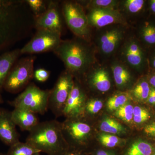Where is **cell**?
I'll list each match as a JSON object with an SVG mask.
<instances>
[{"instance_id":"1","label":"cell","mask_w":155,"mask_h":155,"mask_svg":"<svg viewBox=\"0 0 155 155\" xmlns=\"http://www.w3.org/2000/svg\"><path fill=\"white\" fill-rule=\"evenodd\" d=\"M28 8L25 1L0 0V52L23 38L35 25Z\"/></svg>"},{"instance_id":"2","label":"cell","mask_w":155,"mask_h":155,"mask_svg":"<svg viewBox=\"0 0 155 155\" xmlns=\"http://www.w3.org/2000/svg\"><path fill=\"white\" fill-rule=\"evenodd\" d=\"M25 142L48 155H64L68 152L61 123L56 120L39 122L29 131Z\"/></svg>"},{"instance_id":"3","label":"cell","mask_w":155,"mask_h":155,"mask_svg":"<svg viewBox=\"0 0 155 155\" xmlns=\"http://www.w3.org/2000/svg\"><path fill=\"white\" fill-rule=\"evenodd\" d=\"M53 52L63 61L67 71L72 75L83 73L94 61L91 48L78 40H62Z\"/></svg>"},{"instance_id":"4","label":"cell","mask_w":155,"mask_h":155,"mask_svg":"<svg viewBox=\"0 0 155 155\" xmlns=\"http://www.w3.org/2000/svg\"><path fill=\"white\" fill-rule=\"evenodd\" d=\"M51 90H44L30 83L24 91L9 104L14 108H21L35 114L44 115L48 109Z\"/></svg>"},{"instance_id":"5","label":"cell","mask_w":155,"mask_h":155,"mask_svg":"<svg viewBox=\"0 0 155 155\" xmlns=\"http://www.w3.org/2000/svg\"><path fill=\"white\" fill-rule=\"evenodd\" d=\"M35 57L30 56L22 58L15 63L6 78L4 89L12 94L22 91L34 77Z\"/></svg>"},{"instance_id":"6","label":"cell","mask_w":155,"mask_h":155,"mask_svg":"<svg viewBox=\"0 0 155 155\" xmlns=\"http://www.w3.org/2000/svg\"><path fill=\"white\" fill-rule=\"evenodd\" d=\"M63 13L66 23L73 33L81 39L87 40L90 36V25L83 7L78 3H64Z\"/></svg>"},{"instance_id":"7","label":"cell","mask_w":155,"mask_h":155,"mask_svg":"<svg viewBox=\"0 0 155 155\" xmlns=\"http://www.w3.org/2000/svg\"><path fill=\"white\" fill-rule=\"evenodd\" d=\"M72 75L68 71L61 73L52 89L49 99L48 109L57 117L63 115L65 104L74 84Z\"/></svg>"},{"instance_id":"8","label":"cell","mask_w":155,"mask_h":155,"mask_svg":"<svg viewBox=\"0 0 155 155\" xmlns=\"http://www.w3.org/2000/svg\"><path fill=\"white\" fill-rule=\"evenodd\" d=\"M37 30L30 41L20 49L21 54L54 51L62 41L60 32L42 28Z\"/></svg>"},{"instance_id":"9","label":"cell","mask_w":155,"mask_h":155,"mask_svg":"<svg viewBox=\"0 0 155 155\" xmlns=\"http://www.w3.org/2000/svg\"><path fill=\"white\" fill-rule=\"evenodd\" d=\"M61 125L66 140L68 139L79 145L85 141L91 130L90 125L86 122L81 120H72V118H69V120L61 123Z\"/></svg>"},{"instance_id":"10","label":"cell","mask_w":155,"mask_h":155,"mask_svg":"<svg viewBox=\"0 0 155 155\" xmlns=\"http://www.w3.org/2000/svg\"><path fill=\"white\" fill-rule=\"evenodd\" d=\"M89 25L96 28L121 22V14L115 9L91 8L87 15Z\"/></svg>"},{"instance_id":"11","label":"cell","mask_w":155,"mask_h":155,"mask_svg":"<svg viewBox=\"0 0 155 155\" xmlns=\"http://www.w3.org/2000/svg\"><path fill=\"white\" fill-rule=\"evenodd\" d=\"M62 22L58 6L55 2H50L46 11L35 19L37 29H46L62 33Z\"/></svg>"},{"instance_id":"12","label":"cell","mask_w":155,"mask_h":155,"mask_svg":"<svg viewBox=\"0 0 155 155\" xmlns=\"http://www.w3.org/2000/svg\"><path fill=\"white\" fill-rule=\"evenodd\" d=\"M11 117V112L0 108V140L11 147L19 140V134Z\"/></svg>"},{"instance_id":"13","label":"cell","mask_w":155,"mask_h":155,"mask_svg":"<svg viewBox=\"0 0 155 155\" xmlns=\"http://www.w3.org/2000/svg\"><path fill=\"white\" fill-rule=\"evenodd\" d=\"M85 95L79 85L74 82L67 102L63 115L69 118L78 117L84 110Z\"/></svg>"},{"instance_id":"14","label":"cell","mask_w":155,"mask_h":155,"mask_svg":"<svg viewBox=\"0 0 155 155\" xmlns=\"http://www.w3.org/2000/svg\"><path fill=\"white\" fill-rule=\"evenodd\" d=\"M123 37V32L117 28L106 31L100 37L99 44L101 51L104 54L110 55L114 53Z\"/></svg>"},{"instance_id":"15","label":"cell","mask_w":155,"mask_h":155,"mask_svg":"<svg viewBox=\"0 0 155 155\" xmlns=\"http://www.w3.org/2000/svg\"><path fill=\"white\" fill-rule=\"evenodd\" d=\"M11 117L16 126L22 131L29 132L39 122L36 114L21 108H14Z\"/></svg>"},{"instance_id":"16","label":"cell","mask_w":155,"mask_h":155,"mask_svg":"<svg viewBox=\"0 0 155 155\" xmlns=\"http://www.w3.org/2000/svg\"><path fill=\"white\" fill-rule=\"evenodd\" d=\"M123 54L125 61L130 67L137 69L141 68L143 63V54L135 41L130 39L126 43Z\"/></svg>"},{"instance_id":"17","label":"cell","mask_w":155,"mask_h":155,"mask_svg":"<svg viewBox=\"0 0 155 155\" xmlns=\"http://www.w3.org/2000/svg\"><path fill=\"white\" fill-rule=\"evenodd\" d=\"M21 54L20 49H17L0 55V92L4 89L6 78Z\"/></svg>"},{"instance_id":"18","label":"cell","mask_w":155,"mask_h":155,"mask_svg":"<svg viewBox=\"0 0 155 155\" xmlns=\"http://www.w3.org/2000/svg\"><path fill=\"white\" fill-rule=\"evenodd\" d=\"M89 78L91 85L100 91L105 92L111 88V83L109 73L104 68L95 70Z\"/></svg>"},{"instance_id":"19","label":"cell","mask_w":155,"mask_h":155,"mask_svg":"<svg viewBox=\"0 0 155 155\" xmlns=\"http://www.w3.org/2000/svg\"><path fill=\"white\" fill-rule=\"evenodd\" d=\"M112 69L117 86L123 87L129 83L131 79L130 73L124 65L117 63L114 64L112 66Z\"/></svg>"},{"instance_id":"20","label":"cell","mask_w":155,"mask_h":155,"mask_svg":"<svg viewBox=\"0 0 155 155\" xmlns=\"http://www.w3.org/2000/svg\"><path fill=\"white\" fill-rule=\"evenodd\" d=\"M41 153L26 142H18L10 147L6 155H35Z\"/></svg>"},{"instance_id":"21","label":"cell","mask_w":155,"mask_h":155,"mask_svg":"<svg viewBox=\"0 0 155 155\" xmlns=\"http://www.w3.org/2000/svg\"><path fill=\"white\" fill-rule=\"evenodd\" d=\"M152 152V147L149 143L138 141L132 144L125 155H151Z\"/></svg>"},{"instance_id":"22","label":"cell","mask_w":155,"mask_h":155,"mask_svg":"<svg viewBox=\"0 0 155 155\" xmlns=\"http://www.w3.org/2000/svg\"><path fill=\"white\" fill-rule=\"evenodd\" d=\"M100 128L104 132L113 134L120 133L124 130L122 125L111 118H107L101 122Z\"/></svg>"},{"instance_id":"23","label":"cell","mask_w":155,"mask_h":155,"mask_svg":"<svg viewBox=\"0 0 155 155\" xmlns=\"http://www.w3.org/2000/svg\"><path fill=\"white\" fill-rule=\"evenodd\" d=\"M129 99L128 95L120 94L111 97L108 100L107 107L110 111L116 110L121 107L127 104Z\"/></svg>"},{"instance_id":"24","label":"cell","mask_w":155,"mask_h":155,"mask_svg":"<svg viewBox=\"0 0 155 155\" xmlns=\"http://www.w3.org/2000/svg\"><path fill=\"white\" fill-rule=\"evenodd\" d=\"M150 88L148 83L145 81H140L136 85L133 94L136 98L141 101L147 99L149 95Z\"/></svg>"},{"instance_id":"25","label":"cell","mask_w":155,"mask_h":155,"mask_svg":"<svg viewBox=\"0 0 155 155\" xmlns=\"http://www.w3.org/2000/svg\"><path fill=\"white\" fill-rule=\"evenodd\" d=\"M25 2L33 13L35 19L41 16L47 9L45 2L42 0H27Z\"/></svg>"},{"instance_id":"26","label":"cell","mask_w":155,"mask_h":155,"mask_svg":"<svg viewBox=\"0 0 155 155\" xmlns=\"http://www.w3.org/2000/svg\"><path fill=\"white\" fill-rule=\"evenodd\" d=\"M134 107L131 105L126 104L116 110V117L127 122L133 120Z\"/></svg>"},{"instance_id":"27","label":"cell","mask_w":155,"mask_h":155,"mask_svg":"<svg viewBox=\"0 0 155 155\" xmlns=\"http://www.w3.org/2000/svg\"><path fill=\"white\" fill-rule=\"evenodd\" d=\"M142 37L149 44H155V26L150 24H147L141 30Z\"/></svg>"},{"instance_id":"28","label":"cell","mask_w":155,"mask_h":155,"mask_svg":"<svg viewBox=\"0 0 155 155\" xmlns=\"http://www.w3.org/2000/svg\"><path fill=\"white\" fill-rule=\"evenodd\" d=\"M150 118V115L148 111L146 109L139 107L134 108V121L137 124L143 123L148 120Z\"/></svg>"},{"instance_id":"29","label":"cell","mask_w":155,"mask_h":155,"mask_svg":"<svg viewBox=\"0 0 155 155\" xmlns=\"http://www.w3.org/2000/svg\"><path fill=\"white\" fill-rule=\"evenodd\" d=\"M143 0H127L124 2V8L130 14H136L141 11L144 6Z\"/></svg>"},{"instance_id":"30","label":"cell","mask_w":155,"mask_h":155,"mask_svg":"<svg viewBox=\"0 0 155 155\" xmlns=\"http://www.w3.org/2000/svg\"><path fill=\"white\" fill-rule=\"evenodd\" d=\"M117 2L114 0H95L90 1L88 5L91 8L115 9Z\"/></svg>"},{"instance_id":"31","label":"cell","mask_w":155,"mask_h":155,"mask_svg":"<svg viewBox=\"0 0 155 155\" xmlns=\"http://www.w3.org/2000/svg\"><path fill=\"white\" fill-rule=\"evenodd\" d=\"M102 102L100 100H91L86 102L84 110L89 114H96L103 107Z\"/></svg>"},{"instance_id":"32","label":"cell","mask_w":155,"mask_h":155,"mask_svg":"<svg viewBox=\"0 0 155 155\" xmlns=\"http://www.w3.org/2000/svg\"><path fill=\"white\" fill-rule=\"evenodd\" d=\"M100 140L102 144L108 147H114L119 143V140L116 136L110 134H102L100 136Z\"/></svg>"},{"instance_id":"33","label":"cell","mask_w":155,"mask_h":155,"mask_svg":"<svg viewBox=\"0 0 155 155\" xmlns=\"http://www.w3.org/2000/svg\"><path fill=\"white\" fill-rule=\"evenodd\" d=\"M50 75L49 71L44 69H37L34 73V77L39 82H44L48 79Z\"/></svg>"},{"instance_id":"34","label":"cell","mask_w":155,"mask_h":155,"mask_svg":"<svg viewBox=\"0 0 155 155\" xmlns=\"http://www.w3.org/2000/svg\"><path fill=\"white\" fill-rule=\"evenodd\" d=\"M144 131L147 135L155 137V122L147 125L145 127Z\"/></svg>"},{"instance_id":"35","label":"cell","mask_w":155,"mask_h":155,"mask_svg":"<svg viewBox=\"0 0 155 155\" xmlns=\"http://www.w3.org/2000/svg\"><path fill=\"white\" fill-rule=\"evenodd\" d=\"M150 8L151 11L155 13V0L150 1Z\"/></svg>"},{"instance_id":"36","label":"cell","mask_w":155,"mask_h":155,"mask_svg":"<svg viewBox=\"0 0 155 155\" xmlns=\"http://www.w3.org/2000/svg\"><path fill=\"white\" fill-rule=\"evenodd\" d=\"M150 82V84L155 88V74L151 77Z\"/></svg>"},{"instance_id":"37","label":"cell","mask_w":155,"mask_h":155,"mask_svg":"<svg viewBox=\"0 0 155 155\" xmlns=\"http://www.w3.org/2000/svg\"><path fill=\"white\" fill-rule=\"evenodd\" d=\"M97 155H110L108 153L104 151L100 150L97 153Z\"/></svg>"},{"instance_id":"38","label":"cell","mask_w":155,"mask_h":155,"mask_svg":"<svg viewBox=\"0 0 155 155\" xmlns=\"http://www.w3.org/2000/svg\"><path fill=\"white\" fill-rule=\"evenodd\" d=\"M150 91L152 94L154 101V104H155V88H151Z\"/></svg>"},{"instance_id":"39","label":"cell","mask_w":155,"mask_h":155,"mask_svg":"<svg viewBox=\"0 0 155 155\" xmlns=\"http://www.w3.org/2000/svg\"><path fill=\"white\" fill-rule=\"evenodd\" d=\"M79 155L77 153L75 152H68L67 153L65 154V155Z\"/></svg>"},{"instance_id":"40","label":"cell","mask_w":155,"mask_h":155,"mask_svg":"<svg viewBox=\"0 0 155 155\" xmlns=\"http://www.w3.org/2000/svg\"><path fill=\"white\" fill-rule=\"evenodd\" d=\"M3 103H4V100H3L2 97L1 92H0V104H2Z\"/></svg>"},{"instance_id":"41","label":"cell","mask_w":155,"mask_h":155,"mask_svg":"<svg viewBox=\"0 0 155 155\" xmlns=\"http://www.w3.org/2000/svg\"><path fill=\"white\" fill-rule=\"evenodd\" d=\"M153 66L155 68V57L154 58L153 60Z\"/></svg>"},{"instance_id":"42","label":"cell","mask_w":155,"mask_h":155,"mask_svg":"<svg viewBox=\"0 0 155 155\" xmlns=\"http://www.w3.org/2000/svg\"><path fill=\"white\" fill-rule=\"evenodd\" d=\"M0 155H6L5 154L2 153H0Z\"/></svg>"},{"instance_id":"43","label":"cell","mask_w":155,"mask_h":155,"mask_svg":"<svg viewBox=\"0 0 155 155\" xmlns=\"http://www.w3.org/2000/svg\"><path fill=\"white\" fill-rule=\"evenodd\" d=\"M40 153H38L36 154L35 155H41Z\"/></svg>"},{"instance_id":"44","label":"cell","mask_w":155,"mask_h":155,"mask_svg":"<svg viewBox=\"0 0 155 155\" xmlns=\"http://www.w3.org/2000/svg\"><path fill=\"white\" fill-rule=\"evenodd\" d=\"M153 155H155V153Z\"/></svg>"}]
</instances>
